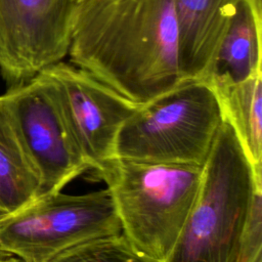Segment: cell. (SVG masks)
<instances>
[{"mask_svg":"<svg viewBox=\"0 0 262 262\" xmlns=\"http://www.w3.org/2000/svg\"><path fill=\"white\" fill-rule=\"evenodd\" d=\"M262 0H239L204 82L231 84L262 74Z\"/></svg>","mask_w":262,"mask_h":262,"instance_id":"cell-10","label":"cell"},{"mask_svg":"<svg viewBox=\"0 0 262 262\" xmlns=\"http://www.w3.org/2000/svg\"><path fill=\"white\" fill-rule=\"evenodd\" d=\"M254 171L223 121L203 165L201 185L165 262H236L255 182Z\"/></svg>","mask_w":262,"mask_h":262,"instance_id":"cell-3","label":"cell"},{"mask_svg":"<svg viewBox=\"0 0 262 262\" xmlns=\"http://www.w3.org/2000/svg\"><path fill=\"white\" fill-rule=\"evenodd\" d=\"M211 88L223 121L232 128L254 175H262V74Z\"/></svg>","mask_w":262,"mask_h":262,"instance_id":"cell-12","label":"cell"},{"mask_svg":"<svg viewBox=\"0 0 262 262\" xmlns=\"http://www.w3.org/2000/svg\"><path fill=\"white\" fill-rule=\"evenodd\" d=\"M121 232L106 188L83 194L57 191L0 220V258L50 262L79 244Z\"/></svg>","mask_w":262,"mask_h":262,"instance_id":"cell-5","label":"cell"},{"mask_svg":"<svg viewBox=\"0 0 262 262\" xmlns=\"http://www.w3.org/2000/svg\"><path fill=\"white\" fill-rule=\"evenodd\" d=\"M50 262H160L139 251L123 233L79 244Z\"/></svg>","mask_w":262,"mask_h":262,"instance_id":"cell-13","label":"cell"},{"mask_svg":"<svg viewBox=\"0 0 262 262\" xmlns=\"http://www.w3.org/2000/svg\"><path fill=\"white\" fill-rule=\"evenodd\" d=\"M262 178L255 182L254 193L244 230L236 262H262Z\"/></svg>","mask_w":262,"mask_h":262,"instance_id":"cell-14","label":"cell"},{"mask_svg":"<svg viewBox=\"0 0 262 262\" xmlns=\"http://www.w3.org/2000/svg\"><path fill=\"white\" fill-rule=\"evenodd\" d=\"M0 262H19L15 258H0Z\"/></svg>","mask_w":262,"mask_h":262,"instance_id":"cell-15","label":"cell"},{"mask_svg":"<svg viewBox=\"0 0 262 262\" xmlns=\"http://www.w3.org/2000/svg\"><path fill=\"white\" fill-rule=\"evenodd\" d=\"M68 55L138 104L185 83L174 0H77Z\"/></svg>","mask_w":262,"mask_h":262,"instance_id":"cell-1","label":"cell"},{"mask_svg":"<svg viewBox=\"0 0 262 262\" xmlns=\"http://www.w3.org/2000/svg\"><path fill=\"white\" fill-rule=\"evenodd\" d=\"M40 194V175L3 93L0 95V220L27 207Z\"/></svg>","mask_w":262,"mask_h":262,"instance_id":"cell-11","label":"cell"},{"mask_svg":"<svg viewBox=\"0 0 262 262\" xmlns=\"http://www.w3.org/2000/svg\"><path fill=\"white\" fill-rule=\"evenodd\" d=\"M222 122L211 86L185 82L137 107L119 132L116 158L203 166Z\"/></svg>","mask_w":262,"mask_h":262,"instance_id":"cell-4","label":"cell"},{"mask_svg":"<svg viewBox=\"0 0 262 262\" xmlns=\"http://www.w3.org/2000/svg\"><path fill=\"white\" fill-rule=\"evenodd\" d=\"M42 71L54 84L69 129L89 169L100 170L116 158L119 132L140 104L70 61Z\"/></svg>","mask_w":262,"mask_h":262,"instance_id":"cell-8","label":"cell"},{"mask_svg":"<svg viewBox=\"0 0 262 262\" xmlns=\"http://www.w3.org/2000/svg\"><path fill=\"white\" fill-rule=\"evenodd\" d=\"M202 169L115 158L96 174L106 183L122 232L139 251L165 262L196 198Z\"/></svg>","mask_w":262,"mask_h":262,"instance_id":"cell-2","label":"cell"},{"mask_svg":"<svg viewBox=\"0 0 262 262\" xmlns=\"http://www.w3.org/2000/svg\"><path fill=\"white\" fill-rule=\"evenodd\" d=\"M5 94L40 175V195L61 191L89 169L69 129L54 84L44 71L7 88Z\"/></svg>","mask_w":262,"mask_h":262,"instance_id":"cell-6","label":"cell"},{"mask_svg":"<svg viewBox=\"0 0 262 262\" xmlns=\"http://www.w3.org/2000/svg\"><path fill=\"white\" fill-rule=\"evenodd\" d=\"M239 0H174L179 67L185 82L205 81Z\"/></svg>","mask_w":262,"mask_h":262,"instance_id":"cell-9","label":"cell"},{"mask_svg":"<svg viewBox=\"0 0 262 262\" xmlns=\"http://www.w3.org/2000/svg\"><path fill=\"white\" fill-rule=\"evenodd\" d=\"M77 0H0V75L23 84L68 55Z\"/></svg>","mask_w":262,"mask_h":262,"instance_id":"cell-7","label":"cell"}]
</instances>
